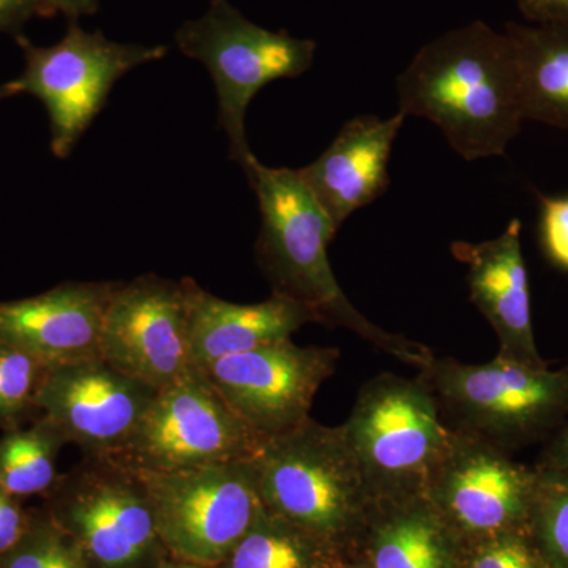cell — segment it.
Returning <instances> with one entry per match:
<instances>
[{
    "instance_id": "1",
    "label": "cell",
    "mask_w": 568,
    "mask_h": 568,
    "mask_svg": "<svg viewBox=\"0 0 568 568\" xmlns=\"http://www.w3.org/2000/svg\"><path fill=\"white\" fill-rule=\"evenodd\" d=\"M396 91L398 112L436 123L467 162L504 155L526 121L510 40L481 21L425 44Z\"/></svg>"
},
{
    "instance_id": "2",
    "label": "cell",
    "mask_w": 568,
    "mask_h": 568,
    "mask_svg": "<svg viewBox=\"0 0 568 568\" xmlns=\"http://www.w3.org/2000/svg\"><path fill=\"white\" fill-rule=\"evenodd\" d=\"M244 173L260 203L256 257L272 294L293 298L315 313L317 324L345 327L420 372L432 364L436 355L428 347L377 327L343 293L328 261L338 227L298 171L264 166L254 156Z\"/></svg>"
},
{
    "instance_id": "3",
    "label": "cell",
    "mask_w": 568,
    "mask_h": 568,
    "mask_svg": "<svg viewBox=\"0 0 568 568\" xmlns=\"http://www.w3.org/2000/svg\"><path fill=\"white\" fill-rule=\"evenodd\" d=\"M253 463L268 511L354 558L373 497L343 425L310 417L265 439Z\"/></svg>"
},
{
    "instance_id": "4",
    "label": "cell",
    "mask_w": 568,
    "mask_h": 568,
    "mask_svg": "<svg viewBox=\"0 0 568 568\" xmlns=\"http://www.w3.org/2000/svg\"><path fill=\"white\" fill-rule=\"evenodd\" d=\"M420 375L452 429L508 454L551 437L568 417V366L534 368L500 354L487 364L435 357Z\"/></svg>"
},
{
    "instance_id": "5",
    "label": "cell",
    "mask_w": 568,
    "mask_h": 568,
    "mask_svg": "<svg viewBox=\"0 0 568 568\" xmlns=\"http://www.w3.org/2000/svg\"><path fill=\"white\" fill-rule=\"evenodd\" d=\"M343 428L373 500L425 496L452 437L422 375L383 373L369 379Z\"/></svg>"
},
{
    "instance_id": "6",
    "label": "cell",
    "mask_w": 568,
    "mask_h": 568,
    "mask_svg": "<svg viewBox=\"0 0 568 568\" xmlns=\"http://www.w3.org/2000/svg\"><path fill=\"white\" fill-rule=\"evenodd\" d=\"M174 39L183 54L207 67L231 160L244 170L254 159L245 133L250 103L271 82L308 71L315 62V41L267 31L227 0H211L203 17L183 22Z\"/></svg>"
},
{
    "instance_id": "7",
    "label": "cell",
    "mask_w": 568,
    "mask_h": 568,
    "mask_svg": "<svg viewBox=\"0 0 568 568\" xmlns=\"http://www.w3.org/2000/svg\"><path fill=\"white\" fill-rule=\"evenodd\" d=\"M168 556L207 568L222 566L264 510L253 459L142 473Z\"/></svg>"
},
{
    "instance_id": "8",
    "label": "cell",
    "mask_w": 568,
    "mask_h": 568,
    "mask_svg": "<svg viewBox=\"0 0 568 568\" xmlns=\"http://www.w3.org/2000/svg\"><path fill=\"white\" fill-rule=\"evenodd\" d=\"M47 497L48 514L92 568H156L168 558L148 491L129 467L84 457Z\"/></svg>"
},
{
    "instance_id": "9",
    "label": "cell",
    "mask_w": 568,
    "mask_h": 568,
    "mask_svg": "<svg viewBox=\"0 0 568 568\" xmlns=\"http://www.w3.org/2000/svg\"><path fill=\"white\" fill-rule=\"evenodd\" d=\"M26 67L13 80L18 93H31L47 108L51 152L67 159L93 119L103 110L115 82L144 63L168 54L162 44H123L102 32H88L70 21L65 36L52 47H36L17 37Z\"/></svg>"
},
{
    "instance_id": "10",
    "label": "cell",
    "mask_w": 568,
    "mask_h": 568,
    "mask_svg": "<svg viewBox=\"0 0 568 568\" xmlns=\"http://www.w3.org/2000/svg\"><path fill=\"white\" fill-rule=\"evenodd\" d=\"M265 440L224 403L203 369L192 366L156 392L136 432L112 462L142 473L246 462Z\"/></svg>"
},
{
    "instance_id": "11",
    "label": "cell",
    "mask_w": 568,
    "mask_h": 568,
    "mask_svg": "<svg viewBox=\"0 0 568 568\" xmlns=\"http://www.w3.org/2000/svg\"><path fill=\"white\" fill-rule=\"evenodd\" d=\"M537 485L536 466L521 465L495 444L452 429L425 496L467 547L529 529Z\"/></svg>"
},
{
    "instance_id": "12",
    "label": "cell",
    "mask_w": 568,
    "mask_h": 568,
    "mask_svg": "<svg viewBox=\"0 0 568 568\" xmlns=\"http://www.w3.org/2000/svg\"><path fill=\"white\" fill-rule=\"evenodd\" d=\"M336 347L272 343L197 366L224 403L263 439L283 435L310 418L321 386L334 375Z\"/></svg>"
},
{
    "instance_id": "13",
    "label": "cell",
    "mask_w": 568,
    "mask_h": 568,
    "mask_svg": "<svg viewBox=\"0 0 568 568\" xmlns=\"http://www.w3.org/2000/svg\"><path fill=\"white\" fill-rule=\"evenodd\" d=\"M100 357L156 392L192 368L185 283L142 275L119 283L104 312Z\"/></svg>"
},
{
    "instance_id": "14",
    "label": "cell",
    "mask_w": 568,
    "mask_h": 568,
    "mask_svg": "<svg viewBox=\"0 0 568 568\" xmlns=\"http://www.w3.org/2000/svg\"><path fill=\"white\" fill-rule=\"evenodd\" d=\"M155 395V388L93 357L48 368L37 405L84 457L114 458Z\"/></svg>"
},
{
    "instance_id": "15",
    "label": "cell",
    "mask_w": 568,
    "mask_h": 568,
    "mask_svg": "<svg viewBox=\"0 0 568 568\" xmlns=\"http://www.w3.org/2000/svg\"><path fill=\"white\" fill-rule=\"evenodd\" d=\"M119 283H63L47 293L0 302V343L47 368L100 357L104 312Z\"/></svg>"
},
{
    "instance_id": "16",
    "label": "cell",
    "mask_w": 568,
    "mask_h": 568,
    "mask_svg": "<svg viewBox=\"0 0 568 568\" xmlns=\"http://www.w3.org/2000/svg\"><path fill=\"white\" fill-rule=\"evenodd\" d=\"M523 223L480 244L454 242L452 254L466 264L470 301L499 339V354L534 368L548 366L534 335L528 267L521 245Z\"/></svg>"
},
{
    "instance_id": "17",
    "label": "cell",
    "mask_w": 568,
    "mask_h": 568,
    "mask_svg": "<svg viewBox=\"0 0 568 568\" xmlns=\"http://www.w3.org/2000/svg\"><path fill=\"white\" fill-rule=\"evenodd\" d=\"M406 115L390 119L364 114L342 126L315 162L297 170L335 226L375 203L390 185L388 160Z\"/></svg>"
},
{
    "instance_id": "18",
    "label": "cell",
    "mask_w": 568,
    "mask_h": 568,
    "mask_svg": "<svg viewBox=\"0 0 568 568\" xmlns=\"http://www.w3.org/2000/svg\"><path fill=\"white\" fill-rule=\"evenodd\" d=\"M189 298L190 353L193 366H204L227 355L293 338L315 313L293 298L272 294L260 304H233L183 278Z\"/></svg>"
},
{
    "instance_id": "19",
    "label": "cell",
    "mask_w": 568,
    "mask_h": 568,
    "mask_svg": "<svg viewBox=\"0 0 568 568\" xmlns=\"http://www.w3.org/2000/svg\"><path fill=\"white\" fill-rule=\"evenodd\" d=\"M466 545L426 496L373 500L354 558L369 568H463Z\"/></svg>"
},
{
    "instance_id": "20",
    "label": "cell",
    "mask_w": 568,
    "mask_h": 568,
    "mask_svg": "<svg viewBox=\"0 0 568 568\" xmlns=\"http://www.w3.org/2000/svg\"><path fill=\"white\" fill-rule=\"evenodd\" d=\"M526 121L568 129V28L507 22Z\"/></svg>"
},
{
    "instance_id": "21",
    "label": "cell",
    "mask_w": 568,
    "mask_h": 568,
    "mask_svg": "<svg viewBox=\"0 0 568 568\" xmlns=\"http://www.w3.org/2000/svg\"><path fill=\"white\" fill-rule=\"evenodd\" d=\"M346 558L264 507L231 555L216 568H338Z\"/></svg>"
},
{
    "instance_id": "22",
    "label": "cell",
    "mask_w": 568,
    "mask_h": 568,
    "mask_svg": "<svg viewBox=\"0 0 568 568\" xmlns=\"http://www.w3.org/2000/svg\"><path fill=\"white\" fill-rule=\"evenodd\" d=\"M65 437L47 417L0 437V487L18 499L47 496L58 481L59 452Z\"/></svg>"
},
{
    "instance_id": "23",
    "label": "cell",
    "mask_w": 568,
    "mask_h": 568,
    "mask_svg": "<svg viewBox=\"0 0 568 568\" xmlns=\"http://www.w3.org/2000/svg\"><path fill=\"white\" fill-rule=\"evenodd\" d=\"M47 372L31 355L0 343V429L14 432L41 416L37 402Z\"/></svg>"
},
{
    "instance_id": "24",
    "label": "cell",
    "mask_w": 568,
    "mask_h": 568,
    "mask_svg": "<svg viewBox=\"0 0 568 568\" xmlns=\"http://www.w3.org/2000/svg\"><path fill=\"white\" fill-rule=\"evenodd\" d=\"M0 568H92L81 548L47 510L31 514L28 530L6 555Z\"/></svg>"
},
{
    "instance_id": "25",
    "label": "cell",
    "mask_w": 568,
    "mask_h": 568,
    "mask_svg": "<svg viewBox=\"0 0 568 568\" xmlns=\"http://www.w3.org/2000/svg\"><path fill=\"white\" fill-rule=\"evenodd\" d=\"M537 473L530 534L549 567L568 568V480L545 470Z\"/></svg>"
},
{
    "instance_id": "26",
    "label": "cell",
    "mask_w": 568,
    "mask_h": 568,
    "mask_svg": "<svg viewBox=\"0 0 568 568\" xmlns=\"http://www.w3.org/2000/svg\"><path fill=\"white\" fill-rule=\"evenodd\" d=\"M463 568H551L530 529L511 530L467 545Z\"/></svg>"
},
{
    "instance_id": "27",
    "label": "cell",
    "mask_w": 568,
    "mask_h": 568,
    "mask_svg": "<svg viewBox=\"0 0 568 568\" xmlns=\"http://www.w3.org/2000/svg\"><path fill=\"white\" fill-rule=\"evenodd\" d=\"M538 235L549 263L568 272V196H538Z\"/></svg>"
},
{
    "instance_id": "28",
    "label": "cell",
    "mask_w": 568,
    "mask_h": 568,
    "mask_svg": "<svg viewBox=\"0 0 568 568\" xmlns=\"http://www.w3.org/2000/svg\"><path fill=\"white\" fill-rule=\"evenodd\" d=\"M31 514L21 506V499L0 487V556L9 552L28 530Z\"/></svg>"
},
{
    "instance_id": "29",
    "label": "cell",
    "mask_w": 568,
    "mask_h": 568,
    "mask_svg": "<svg viewBox=\"0 0 568 568\" xmlns=\"http://www.w3.org/2000/svg\"><path fill=\"white\" fill-rule=\"evenodd\" d=\"M517 6L530 24L568 28V0H517Z\"/></svg>"
},
{
    "instance_id": "30",
    "label": "cell",
    "mask_w": 568,
    "mask_h": 568,
    "mask_svg": "<svg viewBox=\"0 0 568 568\" xmlns=\"http://www.w3.org/2000/svg\"><path fill=\"white\" fill-rule=\"evenodd\" d=\"M536 467L568 480V417L556 429L555 435L549 437L548 446L545 447Z\"/></svg>"
},
{
    "instance_id": "31",
    "label": "cell",
    "mask_w": 568,
    "mask_h": 568,
    "mask_svg": "<svg viewBox=\"0 0 568 568\" xmlns=\"http://www.w3.org/2000/svg\"><path fill=\"white\" fill-rule=\"evenodd\" d=\"M33 17H41L36 0H0V32L14 39L22 36V28Z\"/></svg>"
},
{
    "instance_id": "32",
    "label": "cell",
    "mask_w": 568,
    "mask_h": 568,
    "mask_svg": "<svg viewBox=\"0 0 568 568\" xmlns=\"http://www.w3.org/2000/svg\"><path fill=\"white\" fill-rule=\"evenodd\" d=\"M41 17L51 18L62 13L70 21H78L85 14H93L99 11L100 0H36Z\"/></svg>"
},
{
    "instance_id": "33",
    "label": "cell",
    "mask_w": 568,
    "mask_h": 568,
    "mask_svg": "<svg viewBox=\"0 0 568 568\" xmlns=\"http://www.w3.org/2000/svg\"><path fill=\"white\" fill-rule=\"evenodd\" d=\"M156 568H207L203 566H196V564L183 562V560H178L170 558H164L162 562L156 566Z\"/></svg>"
},
{
    "instance_id": "34",
    "label": "cell",
    "mask_w": 568,
    "mask_h": 568,
    "mask_svg": "<svg viewBox=\"0 0 568 568\" xmlns=\"http://www.w3.org/2000/svg\"><path fill=\"white\" fill-rule=\"evenodd\" d=\"M20 95L18 93L17 88H14L13 81L6 82V84L0 85V102L3 100L10 99V97Z\"/></svg>"
},
{
    "instance_id": "35",
    "label": "cell",
    "mask_w": 568,
    "mask_h": 568,
    "mask_svg": "<svg viewBox=\"0 0 568 568\" xmlns=\"http://www.w3.org/2000/svg\"><path fill=\"white\" fill-rule=\"evenodd\" d=\"M338 568H369L361 558L346 559Z\"/></svg>"
},
{
    "instance_id": "36",
    "label": "cell",
    "mask_w": 568,
    "mask_h": 568,
    "mask_svg": "<svg viewBox=\"0 0 568 568\" xmlns=\"http://www.w3.org/2000/svg\"><path fill=\"white\" fill-rule=\"evenodd\" d=\"M568 366V365H567Z\"/></svg>"
}]
</instances>
